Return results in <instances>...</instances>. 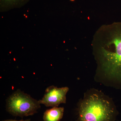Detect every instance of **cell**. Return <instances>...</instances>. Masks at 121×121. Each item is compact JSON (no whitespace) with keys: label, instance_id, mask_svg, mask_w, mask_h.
<instances>
[{"label":"cell","instance_id":"cell-1","mask_svg":"<svg viewBox=\"0 0 121 121\" xmlns=\"http://www.w3.org/2000/svg\"><path fill=\"white\" fill-rule=\"evenodd\" d=\"M110 41L101 51L102 66L109 76L121 83V22L112 26Z\"/></svg>","mask_w":121,"mask_h":121},{"label":"cell","instance_id":"cell-2","mask_svg":"<svg viewBox=\"0 0 121 121\" xmlns=\"http://www.w3.org/2000/svg\"><path fill=\"white\" fill-rule=\"evenodd\" d=\"M78 111L77 121H114L118 114L114 106L96 94L80 103Z\"/></svg>","mask_w":121,"mask_h":121},{"label":"cell","instance_id":"cell-3","mask_svg":"<svg viewBox=\"0 0 121 121\" xmlns=\"http://www.w3.org/2000/svg\"><path fill=\"white\" fill-rule=\"evenodd\" d=\"M40 104L39 101L18 89L6 100V109L13 116L22 118L37 113Z\"/></svg>","mask_w":121,"mask_h":121},{"label":"cell","instance_id":"cell-4","mask_svg":"<svg viewBox=\"0 0 121 121\" xmlns=\"http://www.w3.org/2000/svg\"><path fill=\"white\" fill-rule=\"evenodd\" d=\"M69 90L67 87L61 88L54 86L48 87L42 99L39 100V103L48 107H58L60 104L66 103V95Z\"/></svg>","mask_w":121,"mask_h":121},{"label":"cell","instance_id":"cell-5","mask_svg":"<svg viewBox=\"0 0 121 121\" xmlns=\"http://www.w3.org/2000/svg\"><path fill=\"white\" fill-rule=\"evenodd\" d=\"M64 112L63 107H53L47 110L44 113L43 121H60Z\"/></svg>","mask_w":121,"mask_h":121},{"label":"cell","instance_id":"cell-6","mask_svg":"<svg viewBox=\"0 0 121 121\" xmlns=\"http://www.w3.org/2000/svg\"><path fill=\"white\" fill-rule=\"evenodd\" d=\"M29 0H0V8L1 12H5L23 7Z\"/></svg>","mask_w":121,"mask_h":121},{"label":"cell","instance_id":"cell-7","mask_svg":"<svg viewBox=\"0 0 121 121\" xmlns=\"http://www.w3.org/2000/svg\"><path fill=\"white\" fill-rule=\"evenodd\" d=\"M30 119H28L26 120H21L19 121H17V120H13V119H7V120H4L2 121H30Z\"/></svg>","mask_w":121,"mask_h":121}]
</instances>
